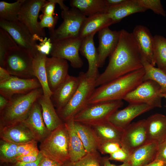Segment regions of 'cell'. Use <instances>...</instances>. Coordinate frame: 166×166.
Returning a JSON list of instances; mask_svg holds the SVG:
<instances>
[{"mask_svg":"<svg viewBox=\"0 0 166 166\" xmlns=\"http://www.w3.org/2000/svg\"><path fill=\"white\" fill-rule=\"evenodd\" d=\"M154 54L156 64L163 69L166 67V38L156 35L154 36Z\"/></svg>","mask_w":166,"mask_h":166,"instance_id":"obj_35","label":"cell"},{"mask_svg":"<svg viewBox=\"0 0 166 166\" xmlns=\"http://www.w3.org/2000/svg\"><path fill=\"white\" fill-rule=\"evenodd\" d=\"M113 24V21L106 13H98L88 17L83 23L79 37L82 39Z\"/></svg>","mask_w":166,"mask_h":166,"instance_id":"obj_25","label":"cell"},{"mask_svg":"<svg viewBox=\"0 0 166 166\" xmlns=\"http://www.w3.org/2000/svg\"><path fill=\"white\" fill-rule=\"evenodd\" d=\"M36 140L19 145L17 148L18 157L26 155L38 148Z\"/></svg>","mask_w":166,"mask_h":166,"instance_id":"obj_44","label":"cell"},{"mask_svg":"<svg viewBox=\"0 0 166 166\" xmlns=\"http://www.w3.org/2000/svg\"><path fill=\"white\" fill-rule=\"evenodd\" d=\"M62 164L61 163H58L55 166H61Z\"/></svg>","mask_w":166,"mask_h":166,"instance_id":"obj_58","label":"cell"},{"mask_svg":"<svg viewBox=\"0 0 166 166\" xmlns=\"http://www.w3.org/2000/svg\"><path fill=\"white\" fill-rule=\"evenodd\" d=\"M101 163L103 166H130L129 162H125L120 165L112 164L110 162L108 157H105L101 158Z\"/></svg>","mask_w":166,"mask_h":166,"instance_id":"obj_51","label":"cell"},{"mask_svg":"<svg viewBox=\"0 0 166 166\" xmlns=\"http://www.w3.org/2000/svg\"><path fill=\"white\" fill-rule=\"evenodd\" d=\"M154 108L146 104L129 103L121 110H117L109 118L108 121L117 127L123 129L136 117Z\"/></svg>","mask_w":166,"mask_h":166,"instance_id":"obj_16","label":"cell"},{"mask_svg":"<svg viewBox=\"0 0 166 166\" xmlns=\"http://www.w3.org/2000/svg\"><path fill=\"white\" fill-rule=\"evenodd\" d=\"M40 152L37 148L27 154L17 157L15 162L27 163L34 161L38 158Z\"/></svg>","mask_w":166,"mask_h":166,"instance_id":"obj_45","label":"cell"},{"mask_svg":"<svg viewBox=\"0 0 166 166\" xmlns=\"http://www.w3.org/2000/svg\"><path fill=\"white\" fill-rule=\"evenodd\" d=\"M18 45L10 35L0 28V66H2L5 57L11 49Z\"/></svg>","mask_w":166,"mask_h":166,"instance_id":"obj_37","label":"cell"},{"mask_svg":"<svg viewBox=\"0 0 166 166\" xmlns=\"http://www.w3.org/2000/svg\"><path fill=\"white\" fill-rule=\"evenodd\" d=\"M74 126L87 153L97 151L100 143L91 127L74 121Z\"/></svg>","mask_w":166,"mask_h":166,"instance_id":"obj_29","label":"cell"},{"mask_svg":"<svg viewBox=\"0 0 166 166\" xmlns=\"http://www.w3.org/2000/svg\"><path fill=\"white\" fill-rule=\"evenodd\" d=\"M108 7H114L124 4L128 0H104Z\"/></svg>","mask_w":166,"mask_h":166,"instance_id":"obj_49","label":"cell"},{"mask_svg":"<svg viewBox=\"0 0 166 166\" xmlns=\"http://www.w3.org/2000/svg\"><path fill=\"white\" fill-rule=\"evenodd\" d=\"M102 157L98 151L87 153L79 160L74 162L68 160L61 166H101Z\"/></svg>","mask_w":166,"mask_h":166,"instance_id":"obj_38","label":"cell"},{"mask_svg":"<svg viewBox=\"0 0 166 166\" xmlns=\"http://www.w3.org/2000/svg\"><path fill=\"white\" fill-rule=\"evenodd\" d=\"M0 137L1 140L18 145L36 140L22 122L0 127Z\"/></svg>","mask_w":166,"mask_h":166,"instance_id":"obj_21","label":"cell"},{"mask_svg":"<svg viewBox=\"0 0 166 166\" xmlns=\"http://www.w3.org/2000/svg\"><path fill=\"white\" fill-rule=\"evenodd\" d=\"M43 157V156L40 152L38 158L34 161L27 163L16 161L10 164L11 166H38Z\"/></svg>","mask_w":166,"mask_h":166,"instance_id":"obj_48","label":"cell"},{"mask_svg":"<svg viewBox=\"0 0 166 166\" xmlns=\"http://www.w3.org/2000/svg\"><path fill=\"white\" fill-rule=\"evenodd\" d=\"M158 143L148 141L136 149L130 155L129 163L130 166H145L156 158Z\"/></svg>","mask_w":166,"mask_h":166,"instance_id":"obj_23","label":"cell"},{"mask_svg":"<svg viewBox=\"0 0 166 166\" xmlns=\"http://www.w3.org/2000/svg\"><path fill=\"white\" fill-rule=\"evenodd\" d=\"M155 159L161 160L166 163V137L158 143Z\"/></svg>","mask_w":166,"mask_h":166,"instance_id":"obj_46","label":"cell"},{"mask_svg":"<svg viewBox=\"0 0 166 166\" xmlns=\"http://www.w3.org/2000/svg\"><path fill=\"white\" fill-rule=\"evenodd\" d=\"M145 166H166V163L161 160L155 159L152 162Z\"/></svg>","mask_w":166,"mask_h":166,"instance_id":"obj_54","label":"cell"},{"mask_svg":"<svg viewBox=\"0 0 166 166\" xmlns=\"http://www.w3.org/2000/svg\"><path fill=\"white\" fill-rule=\"evenodd\" d=\"M130 155L128 151L121 147L117 151L109 154L108 158L109 160L118 161L123 163L128 162Z\"/></svg>","mask_w":166,"mask_h":166,"instance_id":"obj_43","label":"cell"},{"mask_svg":"<svg viewBox=\"0 0 166 166\" xmlns=\"http://www.w3.org/2000/svg\"><path fill=\"white\" fill-rule=\"evenodd\" d=\"M41 87L36 78H23L11 75L0 81V94L10 100L14 95L26 94Z\"/></svg>","mask_w":166,"mask_h":166,"instance_id":"obj_14","label":"cell"},{"mask_svg":"<svg viewBox=\"0 0 166 166\" xmlns=\"http://www.w3.org/2000/svg\"><path fill=\"white\" fill-rule=\"evenodd\" d=\"M19 145L0 140V161L2 163L11 164L16 161L18 157Z\"/></svg>","mask_w":166,"mask_h":166,"instance_id":"obj_36","label":"cell"},{"mask_svg":"<svg viewBox=\"0 0 166 166\" xmlns=\"http://www.w3.org/2000/svg\"><path fill=\"white\" fill-rule=\"evenodd\" d=\"M144 68L119 77L96 88L88 104L122 100L144 81Z\"/></svg>","mask_w":166,"mask_h":166,"instance_id":"obj_2","label":"cell"},{"mask_svg":"<svg viewBox=\"0 0 166 166\" xmlns=\"http://www.w3.org/2000/svg\"><path fill=\"white\" fill-rule=\"evenodd\" d=\"M45 67L48 84L53 93L69 76L68 64L64 59L47 57Z\"/></svg>","mask_w":166,"mask_h":166,"instance_id":"obj_15","label":"cell"},{"mask_svg":"<svg viewBox=\"0 0 166 166\" xmlns=\"http://www.w3.org/2000/svg\"><path fill=\"white\" fill-rule=\"evenodd\" d=\"M40 21L39 22V26L41 30H44L45 28L48 29L49 32L53 31L59 17L57 15H47L42 14L40 16Z\"/></svg>","mask_w":166,"mask_h":166,"instance_id":"obj_40","label":"cell"},{"mask_svg":"<svg viewBox=\"0 0 166 166\" xmlns=\"http://www.w3.org/2000/svg\"><path fill=\"white\" fill-rule=\"evenodd\" d=\"M33 56L18 46L6 55L2 66L12 76L23 78H35L33 72Z\"/></svg>","mask_w":166,"mask_h":166,"instance_id":"obj_6","label":"cell"},{"mask_svg":"<svg viewBox=\"0 0 166 166\" xmlns=\"http://www.w3.org/2000/svg\"><path fill=\"white\" fill-rule=\"evenodd\" d=\"M132 34L141 55L155 66L156 64L154 54V36L147 27L142 25L136 26Z\"/></svg>","mask_w":166,"mask_h":166,"instance_id":"obj_19","label":"cell"},{"mask_svg":"<svg viewBox=\"0 0 166 166\" xmlns=\"http://www.w3.org/2000/svg\"><path fill=\"white\" fill-rule=\"evenodd\" d=\"M166 74V67L164 69L162 70Z\"/></svg>","mask_w":166,"mask_h":166,"instance_id":"obj_59","label":"cell"},{"mask_svg":"<svg viewBox=\"0 0 166 166\" xmlns=\"http://www.w3.org/2000/svg\"><path fill=\"white\" fill-rule=\"evenodd\" d=\"M40 142L39 150L43 156L61 164L69 160L68 135L64 123Z\"/></svg>","mask_w":166,"mask_h":166,"instance_id":"obj_4","label":"cell"},{"mask_svg":"<svg viewBox=\"0 0 166 166\" xmlns=\"http://www.w3.org/2000/svg\"><path fill=\"white\" fill-rule=\"evenodd\" d=\"M78 87L68 103L57 112L64 122L73 119L75 116L87 104L88 100L96 88L95 79L88 77L85 73H79Z\"/></svg>","mask_w":166,"mask_h":166,"instance_id":"obj_5","label":"cell"},{"mask_svg":"<svg viewBox=\"0 0 166 166\" xmlns=\"http://www.w3.org/2000/svg\"><path fill=\"white\" fill-rule=\"evenodd\" d=\"M120 35V30H113L109 27L98 32L99 45L97 50L99 68L103 67L107 58L114 52L118 44Z\"/></svg>","mask_w":166,"mask_h":166,"instance_id":"obj_17","label":"cell"},{"mask_svg":"<svg viewBox=\"0 0 166 166\" xmlns=\"http://www.w3.org/2000/svg\"><path fill=\"white\" fill-rule=\"evenodd\" d=\"M64 123L68 135L69 160L76 162L82 158L87 153L75 130L73 120H70Z\"/></svg>","mask_w":166,"mask_h":166,"instance_id":"obj_28","label":"cell"},{"mask_svg":"<svg viewBox=\"0 0 166 166\" xmlns=\"http://www.w3.org/2000/svg\"><path fill=\"white\" fill-rule=\"evenodd\" d=\"M123 105L122 100L88 104L73 118L74 121L89 126L107 121Z\"/></svg>","mask_w":166,"mask_h":166,"instance_id":"obj_7","label":"cell"},{"mask_svg":"<svg viewBox=\"0 0 166 166\" xmlns=\"http://www.w3.org/2000/svg\"><path fill=\"white\" fill-rule=\"evenodd\" d=\"M79 83L78 76L69 75L53 93L50 98L57 111L60 110L68 103L77 90Z\"/></svg>","mask_w":166,"mask_h":166,"instance_id":"obj_20","label":"cell"},{"mask_svg":"<svg viewBox=\"0 0 166 166\" xmlns=\"http://www.w3.org/2000/svg\"><path fill=\"white\" fill-rule=\"evenodd\" d=\"M61 15L63 21L59 26L49 32L52 42L63 39L79 37L82 26L87 17L77 9L72 8L62 10Z\"/></svg>","mask_w":166,"mask_h":166,"instance_id":"obj_8","label":"cell"},{"mask_svg":"<svg viewBox=\"0 0 166 166\" xmlns=\"http://www.w3.org/2000/svg\"><path fill=\"white\" fill-rule=\"evenodd\" d=\"M141 61L145 70L144 81H153L160 86L161 93L166 92V74L162 69L152 65L141 55Z\"/></svg>","mask_w":166,"mask_h":166,"instance_id":"obj_33","label":"cell"},{"mask_svg":"<svg viewBox=\"0 0 166 166\" xmlns=\"http://www.w3.org/2000/svg\"><path fill=\"white\" fill-rule=\"evenodd\" d=\"M22 123L30 131L36 140L42 141L50 133L45 124L40 105L36 101Z\"/></svg>","mask_w":166,"mask_h":166,"instance_id":"obj_18","label":"cell"},{"mask_svg":"<svg viewBox=\"0 0 166 166\" xmlns=\"http://www.w3.org/2000/svg\"><path fill=\"white\" fill-rule=\"evenodd\" d=\"M82 39L70 38L52 42L50 53L52 57L68 60L73 68L78 69L83 65L79 55Z\"/></svg>","mask_w":166,"mask_h":166,"instance_id":"obj_10","label":"cell"},{"mask_svg":"<svg viewBox=\"0 0 166 166\" xmlns=\"http://www.w3.org/2000/svg\"><path fill=\"white\" fill-rule=\"evenodd\" d=\"M161 96L162 97L165 98L166 100V92L161 93Z\"/></svg>","mask_w":166,"mask_h":166,"instance_id":"obj_56","label":"cell"},{"mask_svg":"<svg viewBox=\"0 0 166 166\" xmlns=\"http://www.w3.org/2000/svg\"><path fill=\"white\" fill-rule=\"evenodd\" d=\"M138 4L147 10H152L155 13L164 17L166 14L160 0H136Z\"/></svg>","mask_w":166,"mask_h":166,"instance_id":"obj_39","label":"cell"},{"mask_svg":"<svg viewBox=\"0 0 166 166\" xmlns=\"http://www.w3.org/2000/svg\"><path fill=\"white\" fill-rule=\"evenodd\" d=\"M142 68L141 54L132 33L122 29L107 66L96 80V87Z\"/></svg>","mask_w":166,"mask_h":166,"instance_id":"obj_1","label":"cell"},{"mask_svg":"<svg viewBox=\"0 0 166 166\" xmlns=\"http://www.w3.org/2000/svg\"><path fill=\"white\" fill-rule=\"evenodd\" d=\"M55 3L58 4L61 9L63 10H69V7L65 6L64 3L63 1L62 0H53Z\"/></svg>","mask_w":166,"mask_h":166,"instance_id":"obj_55","label":"cell"},{"mask_svg":"<svg viewBox=\"0 0 166 166\" xmlns=\"http://www.w3.org/2000/svg\"><path fill=\"white\" fill-rule=\"evenodd\" d=\"M11 75L9 72L3 67L0 66V81L6 80Z\"/></svg>","mask_w":166,"mask_h":166,"instance_id":"obj_52","label":"cell"},{"mask_svg":"<svg viewBox=\"0 0 166 166\" xmlns=\"http://www.w3.org/2000/svg\"><path fill=\"white\" fill-rule=\"evenodd\" d=\"M121 147L119 143L113 141H108L101 144L98 150L103 154H110L119 149Z\"/></svg>","mask_w":166,"mask_h":166,"instance_id":"obj_42","label":"cell"},{"mask_svg":"<svg viewBox=\"0 0 166 166\" xmlns=\"http://www.w3.org/2000/svg\"><path fill=\"white\" fill-rule=\"evenodd\" d=\"M70 5L78 10L84 15L91 16L106 13L108 7L104 0H71Z\"/></svg>","mask_w":166,"mask_h":166,"instance_id":"obj_32","label":"cell"},{"mask_svg":"<svg viewBox=\"0 0 166 166\" xmlns=\"http://www.w3.org/2000/svg\"><path fill=\"white\" fill-rule=\"evenodd\" d=\"M35 40L37 41L40 42L39 44H37V48L38 52L44 53L46 55L50 53L52 47V43L49 38L45 37H41L38 36L34 37Z\"/></svg>","mask_w":166,"mask_h":166,"instance_id":"obj_41","label":"cell"},{"mask_svg":"<svg viewBox=\"0 0 166 166\" xmlns=\"http://www.w3.org/2000/svg\"><path fill=\"white\" fill-rule=\"evenodd\" d=\"M95 34H91L82 39L79 51L88 62V69L85 73L86 76L96 80L100 74L98 70V53L93 39Z\"/></svg>","mask_w":166,"mask_h":166,"instance_id":"obj_22","label":"cell"},{"mask_svg":"<svg viewBox=\"0 0 166 166\" xmlns=\"http://www.w3.org/2000/svg\"><path fill=\"white\" fill-rule=\"evenodd\" d=\"M160 86L154 81H143L128 94L123 100L129 103L144 104L153 108L162 107Z\"/></svg>","mask_w":166,"mask_h":166,"instance_id":"obj_9","label":"cell"},{"mask_svg":"<svg viewBox=\"0 0 166 166\" xmlns=\"http://www.w3.org/2000/svg\"><path fill=\"white\" fill-rule=\"evenodd\" d=\"M147 9L140 6L136 0H128L121 5L108 7L106 13L115 24L132 14L145 11Z\"/></svg>","mask_w":166,"mask_h":166,"instance_id":"obj_30","label":"cell"},{"mask_svg":"<svg viewBox=\"0 0 166 166\" xmlns=\"http://www.w3.org/2000/svg\"><path fill=\"white\" fill-rule=\"evenodd\" d=\"M4 166H11L9 164H4Z\"/></svg>","mask_w":166,"mask_h":166,"instance_id":"obj_57","label":"cell"},{"mask_svg":"<svg viewBox=\"0 0 166 166\" xmlns=\"http://www.w3.org/2000/svg\"><path fill=\"white\" fill-rule=\"evenodd\" d=\"M47 57L46 55L39 52L33 57V72L34 76L41 85L43 94L50 97L53 93L47 82L45 67Z\"/></svg>","mask_w":166,"mask_h":166,"instance_id":"obj_31","label":"cell"},{"mask_svg":"<svg viewBox=\"0 0 166 166\" xmlns=\"http://www.w3.org/2000/svg\"><path fill=\"white\" fill-rule=\"evenodd\" d=\"M55 3L53 0H49L43 6L41 11L43 14L47 15H54V10Z\"/></svg>","mask_w":166,"mask_h":166,"instance_id":"obj_47","label":"cell"},{"mask_svg":"<svg viewBox=\"0 0 166 166\" xmlns=\"http://www.w3.org/2000/svg\"><path fill=\"white\" fill-rule=\"evenodd\" d=\"M58 163H59L50 159L43 156L38 166H55Z\"/></svg>","mask_w":166,"mask_h":166,"instance_id":"obj_50","label":"cell"},{"mask_svg":"<svg viewBox=\"0 0 166 166\" xmlns=\"http://www.w3.org/2000/svg\"><path fill=\"white\" fill-rule=\"evenodd\" d=\"M9 100L2 95H0V112L3 110L8 104Z\"/></svg>","mask_w":166,"mask_h":166,"instance_id":"obj_53","label":"cell"},{"mask_svg":"<svg viewBox=\"0 0 166 166\" xmlns=\"http://www.w3.org/2000/svg\"><path fill=\"white\" fill-rule=\"evenodd\" d=\"M37 101L41 106L45 124L50 132L64 123L56 110L50 97L43 94Z\"/></svg>","mask_w":166,"mask_h":166,"instance_id":"obj_27","label":"cell"},{"mask_svg":"<svg viewBox=\"0 0 166 166\" xmlns=\"http://www.w3.org/2000/svg\"><path fill=\"white\" fill-rule=\"evenodd\" d=\"M43 94L41 87L26 94L13 96L7 105L0 112V127L23 121L34 104Z\"/></svg>","mask_w":166,"mask_h":166,"instance_id":"obj_3","label":"cell"},{"mask_svg":"<svg viewBox=\"0 0 166 166\" xmlns=\"http://www.w3.org/2000/svg\"><path fill=\"white\" fill-rule=\"evenodd\" d=\"M146 119L130 123L123 129L121 147L130 154L147 142Z\"/></svg>","mask_w":166,"mask_h":166,"instance_id":"obj_13","label":"cell"},{"mask_svg":"<svg viewBox=\"0 0 166 166\" xmlns=\"http://www.w3.org/2000/svg\"><path fill=\"white\" fill-rule=\"evenodd\" d=\"M25 0H18L13 3L0 2V18L10 22L18 20L22 6Z\"/></svg>","mask_w":166,"mask_h":166,"instance_id":"obj_34","label":"cell"},{"mask_svg":"<svg viewBox=\"0 0 166 166\" xmlns=\"http://www.w3.org/2000/svg\"><path fill=\"white\" fill-rule=\"evenodd\" d=\"M90 126L97 138L100 144L106 142L113 141L121 145L123 129L117 127L108 120Z\"/></svg>","mask_w":166,"mask_h":166,"instance_id":"obj_26","label":"cell"},{"mask_svg":"<svg viewBox=\"0 0 166 166\" xmlns=\"http://www.w3.org/2000/svg\"><path fill=\"white\" fill-rule=\"evenodd\" d=\"M146 125L148 141L160 143L166 137V116L156 113L146 119Z\"/></svg>","mask_w":166,"mask_h":166,"instance_id":"obj_24","label":"cell"},{"mask_svg":"<svg viewBox=\"0 0 166 166\" xmlns=\"http://www.w3.org/2000/svg\"><path fill=\"white\" fill-rule=\"evenodd\" d=\"M47 2L45 0H25L22 6L18 20L33 36L45 37V30L40 28L38 19L40 11Z\"/></svg>","mask_w":166,"mask_h":166,"instance_id":"obj_11","label":"cell"},{"mask_svg":"<svg viewBox=\"0 0 166 166\" xmlns=\"http://www.w3.org/2000/svg\"><path fill=\"white\" fill-rule=\"evenodd\" d=\"M0 27L10 35L18 46L30 52L33 57L38 52L37 41L26 27L19 20L10 22L0 18Z\"/></svg>","mask_w":166,"mask_h":166,"instance_id":"obj_12","label":"cell"}]
</instances>
